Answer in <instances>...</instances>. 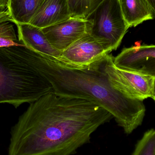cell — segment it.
<instances>
[{
    "mask_svg": "<svg viewBox=\"0 0 155 155\" xmlns=\"http://www.w3.org/2000/svg\"><path fill=\"white\" fill-rule=\"evenodd\" d=\"M113 116L101 107L49 93L30 104L13 127L9 155H71Z\"/></svg>",
    "mask_w": 155,
    "mask_h": 155,
    "instance_id": "6da1fadb",
    "label": "cell"
},
{
    "mask_svg": "<svg viewBox=\"0 0 155 155\" xmlns=\"http://www.w3.org/2000/svg\"><path fill=\"white\" fill-rule=\"evenodd\" d=\"M104 58L88 67L77 68L34 52L35 67L51 83L55 94L101 107L129 134L142 124L145 107L143 100L129 98L112 86L104 71Z\"/></svg>",
    "mask_w": 155,
    "mask_h": 155,
    "instance_id": "7a4b0ae2",
    "label": "cell"
},
{
    "mask_svg": "<svg viewBox=\"0 0 155 155\" xmlns=\"http://www.w3.org/2000/svg\"><path fill=\"white\" fill-rule=\"evenodd\" d=\"M54 92L35 67L33 51L25 45L0 47V104L15 108Z\"/></svg>",
    "mask_w": 155,
    "mask_h": 155,
    "instance_id": "3957f363",
    "label": "cell"
},
{
    "mask_svg": "<svg viewBox=\"0 0 155 155\" xmlns=\"http://www.w3.org/2000/svg\"><path fill=\"white\" fill-rule=\"evenodd\" d=\"M92 22L90 34L108 41L116 50L130 28L124 18L119 0H103L88 16Z\"/></svg>",
    "mask_w": 155,
    "mask_h": 155,
    "instance_id": "277c9868",
    "label": "cell"
},
{
    "mask_svg": "<svg viewBox=\"0 0 155 155\" xmlns=\"http://www.w3.org/2000/svg\"><path fill=\"white\" fill-rule=\"evenodd\" d=\"M104 70L112 86L126 96L143 101L152 97L153 78L117 68L109 54L105 56Z\"/></svg>",
    "mask_w": 155,
    "mask_h": 155,
    "instance_id": "5b68a950",
    "label": "cell"
},
{
    "mask_svg": "<svg viewBox=\"0 0 155 155\" xmlns=\"http://www.w3.org/2000/svg\"><path fill=\"white\" fill-rule=\"evenodd\" d=\"M112 51L108 41L88 33L63 51L59 62L77 68L88 67L101 61Z\"/></svg>",
    "mask_w": 155,
    "mask_h": 155,
    "instance_id": "8992f818",
    "label": "cell"
},
{
    "mask_svg": "<svg viewBox=\"0 0 155 155\" xmlns=\"http://www.w3.org/2000/svg\"><path fill=\"white\" fill-rule=\"evenodd\" d=\"M91 28L92 22L88 19L71 17L41 29L51 45L62 52L78 39L90 33Z\"/></svg>",
    "mask_w": 155,
    "mask_h": 155,
    "instance_id": "52a82bcc",
    "label": "cell"
},
{
    "mask_svg": "<svg viewBox=\"0 0 155 155\" xmlns=\"http://www.w3.org/2000/svg\"><path fill=\"white\" fill-rule=\"evenodd\" d=\"M114 63L122 70L155 78V45L124 48Z\"/></svg>",
    "mask_w": 155,
    "mask_h": 155,
    "instance_id": "ba28073f",
    "label": "cell"
},
{
    "mask_svg": "<svg viewBox=\"0 0 155 155\" xmlns=\"http://www.w3.org/2000/svg\"><path fill=\"white\" fill-rule=\"evenodd\" d=\"M19 41L29 49L60 61L61 52L50 43L41 28L30 24H16Z\"/></svg>",
    "mask_w": 155,
    "mask_h": 155,
    "instance_id": "9c48e42d",
    "label": "cell"
},
{
    "mask_svg": "<svg viewBox=\"0 0 155 155\" xmlns=\"http://www.w3.org/2000/svg\"><path fill=\"white\" fill-rule=\"evenodd\" d=\"M71 17L67 0H44L29 24L42 29Z\"/></svg>",
    "mask_w": 155,
    "mask_h": 155,
    "instance_id": "30bf717a",
    "label": "cell"
},
{
    "mask_svg": "<svg viewBox=\"0 0 155 155\" xmlns=\"http://www.w3.org/2000/svg\"><path fill=\"white\" fill-rule=\"evenodd\" d=\"M124 18L128 25L136 27L155 18L147 0H119Z\"/></svg>",
    "mask_w": 155,
    "mask_h": 155,
    "instance_id": "8fae6325",
    "label": "cell"
},
{
    "mask_svg": "<svg viewBox=\"0 0 155 155\" xmlns=\"http://www.w3.org/2000/svg\"><path fill=\"white\" fill-rule=\"evenodd\" d=\"M44 0H9L7 10L14 23L29 24Z\"/></svg>",
    "mask_w": 155,
    "mask_h": 155,
    "instance_id": "7c38bea8",
    "label": "cell"
},
{
    "mask_svg": "<svg viewBox=\"0 0 155 155\" xmlns=\"http://www.w3.org/2000/svg\"><path fill=\"white\" fill-rule=\"evenodd\" d=\"M71 16L87 19L103 0H67Z\"/></svg>",
    "mask_w": 155,
    "mask_h": 155,
    "instance_id": "4fadbf2b",
    "label": "cell"
},
{
    "mask_svg": "<svg viewBox=\"0 0 155 155\" xmlns=\"http://www.w3.org/2000/svg\"><path fill=\"white\" fill-rule=\"evenodd\" d=\"M132 155H155V129L148 130L144 134Z\"/></svg>",
    "mask_w": 155,
    "mask_h": 155,
    "instance_id": "5bb4252c",
    "label": "cell"
},
{
    "mask_svg": "<svg viewBox=\"0 0 155 155\" xmlns=\"http://www.w3.org/2000/svg\"><path fill=\"white\" fill-rule=\"evenodd\" d=\"M24 45L19 41L11 22L0 24V47Z\"/></svg>",
    "mask_w": 155,
    "mask_h": 155,
    "instance_id": "9a60e30c",
    "label": "cell"
},
{
    "mask_svg": "<svg viewBox=\"0 0 155 155\" xmlns=\"http://www.w3.org/2000/svg\"><path fill=\"white\" fill-rule=\"evenodd\" d=\"M5 22L13 23V20L7 9L0 10V24Z\"/></svg>",
    "mask_w": 155,
    "mask_h": 155,
    "instance_id": "2e32d148",
    "label": "cell"
},
{
    "mask_svg": "<svg viewBox=\"0 0 155 155\" xmlns=\"http://www.w3.org/2000/svg\"><path fill=\"white\" fill-rule=\"evenodd\" d=\"M9 0H0V10H5L7 9Z\"/></svg>",
    "mask_w": 155,
    "mask_h": 155,
    "instance_id": "e0dca14e",
    "label": "cell"
},
{
    "mask_svg": "<svg viewBox=\"0 0 155 155\" xmlns=\"http://www.w3.org/2000/svg\"><path fill=\"white\" fill-rule=\"evenodd\" d=\"M147 1L153 12L155 17V0H147Z\"/></svg>",
    "mask_w": 155,
    "mask_h": 155,
    "instance_id": "ac0fdd59",
    "label": "cell"
},
{
    "mask_svg": "<svg viewBox=\"0 0 155 155\" xmlns=\"http://www.w3.org/2000/svg\"><path fill=\"white\" fill-rule=\"evenodd\" d=\"M152 98L154 100L155 102V78H154L153 84V95Z\"/></svg>",
    "mask_w": 155,
    "mask_h": 155,
    "instance_id": "d6986e66",
    "label": "cell"
}]
</instances>
